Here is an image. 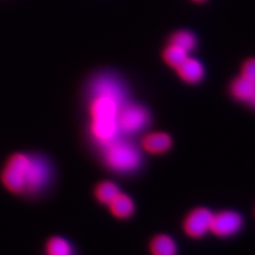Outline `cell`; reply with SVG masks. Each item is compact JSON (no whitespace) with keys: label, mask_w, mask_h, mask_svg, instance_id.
<instances>
[{"label":"cell","mask_w":255,"mask_h":255,"mask_svg":"<svg viewBox=\"0 0 255 255\" xmlns=\"http://www.w3.org/2000/svg\"><path fill=\"white\" fill-rule=\"evenodd\" d=\"M3 168L18 183L22 194L41 193L51 180V164L41 154L14 153L7 158Z\"/></svg>","instance_id":"1"},{"label":"cell","mask_w":255,"mask_h":255,"mask_svg":"<svg viewBox=\"0 0 255 255\" xmlns=\"http://www.w3.org/2000/svg\"><path fill=\"white\" fill-rule=\"evenodd\" d=\"M90 132L93 138L102 146L117 139L119 134L117 116L125 103L101 94H90Z\"/></svg>","instance_id":"2"},{"label":"cell","mask_w":255,"mask_h":255,"mask_svg":"<svg viewBox=\"0 0 255 255\" xmlns=\"http://www.w3.org/2000/svg\"><path fill=\"white\" fill-rule=\"evenodd\" d=\"M103 147V162L109 169L119 173H129L140 166V152L132 143L115 139Z\"/></svg>","instance_id":"3"},{"label":"cell","mask_w":255,"mask_h":255,"mask_svg":"<svg viewBox=\"0 0 255 255\" xmlns=\"http://www.w3.org/2000/svg\"><path fill=\"white\" fill-rule=\"evenodd\" d=\"M150 122L148 110L137 103L126 102L119 109L117 123L119 133L133 134L141 131Z\"/></svg>","instance_id":"4"},{"label":"cell","mask_w":255,"mask_h":255,"mask_svg":"<svg viewBox=\"0 0 255 255\" xmlns=\"http://www.w3.org/2000/svg\"><path fill=\"white\" fill-rule=\"evenodd\" d=\"M214 214L205 209V207H198V209L190 212L186 219L184 220L185 233L193 238H200L211 231L212 220Z\"/></svg>","instance_id":"5"},{"label":"cell","mask_w":255,"mask_h":255,"mask_svg":"<svg viewBox=\"0 0 255 255\" xmlns=\"http://www.w3.org/2000/svg\"><path fill=\"white\" fill-rule=\"evenodd\" d=\"M243 217L241 214L233 211H225L214 214L211 232L219 237H229L236 234L243 227Z\"/></svg>","instance_id":"6"},{"label":"cell","mask_w":255,"mask_h":255,"mask_svg":"<svg viewBox=\"0 0 255 255\" xmlns=\"http://www.w3.org/2000/svg\"><path fill=\"white\" fill-rule=\"evenodd\" d=\"M142 148L150 153H164L171 147V138L168 134L154 132L146 135L141 141Z\"/></svg>","instance_id":"7"},{"label":"cell","mask_w":255,"mask_h":255,"mask_svg":"<svg viewBox=\"0 0 255 255\" xmlns=\"http://www.w3.org/2000/svg\"><path fill=\"white\" fill-rule=\"evenodd\" d=\"M178 74L182 80L188 83L200 82L204 77V68L202 64L196 59L187 58L177 68Z\"/></svg>","instance_id":"8"},{"label":"cell","mask_w":255,"mask_h":255,"mask_svg":"<svg viewBox=\"0 0 255 255\" xmlns=\"http://www.w3.org/2000/svg\"><path fill=\"white\" fill-rule=\"evenodd\" d=\"M110 211L115 217L126 219L134 213L135 205L130 196L119 193V195L110 203Z\"/></svg>","instance_id":"9"},{"label":"cell","mask_w":255,"mask_h":255,"mask_svg":"<svg viewBox=\"0 0 255 255\" xmlns=\"http://www.w3.org/2000/svg\"><path fill=\"white\" fill-rule=\"evenodd\" d=\"M152 255H177L178 248L173 239L168 235H157L150 243Z\"/></svg>","instance_id":"10"},{"label":"cell","mask_w":255,"mask_h":255,"mask_svg":"<svg viewBox=\"0 0 255 255\" xmlns=\"http://www.w3.org/2000/svg\"><path fill=\"white\" fill-rule=\"evenodd\" d=\"M121 190L117 184L112 181H102L95 186L94 196L101 204L110 205V203L119 195Z\"/></svg>","instance_id":"11"},{"label":"cell","mask_w":255,"mask_h":255,"mask_svg":"<svg viewBox=\"0 0 255 255\" xmlns=\"http://www.w3.org/2000/svg\"><path fill=\"white\" fill-rule=\"evenodd\" d=\"M46 255H75L73 246L66 238L52 236L45 245Z\"/></svg>","instance_id":"12"},{"label":"cell","mask_w":255,"mask_h":255,"mask_svg":"<svg viewBox=\"0 0 255 255\" xmlns=\"http://www.w3.org/2000/svg\"><path fill=\"white\" fill-rule=\"evenodd\" d=\"M255 91V83L245 79L244 77H238L231 85V93L237 100L244 102H249L250 98Z\"/></svg>","instance_id":"13"},{"label":"cell","mask_w":255,"mask_h":255,"mask_svg":"<svg viewBox=\"0 0 255 255\" xmlns=\"http://www.w3.org/2000/svg\"><path fill=\"white\" fill-rule=\"evenodd\" d=\"M187 53L188 52L184 49H182V48L170 44L164 51V60L169 66L173 68H178L181 64L188 58Z\"/></svg>","instance_id":"14"},{"label":"cell","mask_w":255,"mask_h":255,"mask_svg":"<svg viewBox=\"0 0 255 255\" xmlns=\"http://www.w3.org/2000/svg\"><path fill=\"white\" fill-rule=\"evenodd\" d=\"M170 44L178 46L187 52L194 50L197 45L196 36L188 31H179L174 33L170 38Z\"/></svg>","instance_id":"15"},{"label":"cell","mask_w":255,"mask_h":255,"mask_svg":"<svg viewBox=\"0 0 255 255\" xmlns=\"http://www.w3.org/2000/svg\"><path fill=\"white\" fill-rule=\"evenodd\" d=\"M242 77L255 83V59L249 60L245 63L242 71Z\"/></svg>","instance_id":"16"},{"label":"cell","mask_w":255,"mask_h":255,"mask_svg":"<svg viewBox=\"0 0 255 255\" xmlns=\"http://www.w3.org/2000/svg\"><path fill=\"white\" fill-rule=\"evenodd\" d=\"M249 103H250V105H251L253 108H255V91H254V93H253V95H252V97H251L250 100H249Z\"/></svg>","instance_id":"17"},{"label":"cell","mask_w":255,"mask_h":255,"mask_svg":"<svg viewBox=\"0 0 255 255\" xmlns=\"http://www.w3.org/2000/svg\"><path fill=\"white\" fill-rule=\"evenodd\" d=\"M195 1H204V0H195Z\"/></svg>","instance_id":"18"}]
</instances>
